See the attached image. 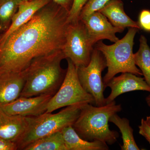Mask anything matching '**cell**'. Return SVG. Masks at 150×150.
<instances>
[{
	"mask_svg": "<svg viewBox=\"0 0 150 150\" xmlns=\"http://www.w3.org/2000/svg\"><path fill=\"white\" fill-rule=\"evenodd\" d=\"M66 76L60 88L47 105L45 112H52L62 108L77 104H95L93 97L84 89L77 73V69L69 59Z\"/></svg>",
	"mask_w": 150,
	"mask_h": 150,
	"instance_id": "8992f818",
	"label": "cell"
},
{
	"mask_svg": "<svg viewBox=\"0 0 150 150\" xmlns=\"http://www.w3.org/2000/svg\"><path fill=\"white\" fill-rule=\"evenodd\" d=\"M111 89V92L106 98V104L115 100L122 94L135 91H143L150 92V87L144 79L130 73H121L118 76H114L105 86Z\"/></svg>",
	"mask_w": 150,
	"mask_h": 150,
	"instance_id": "8fae6325",
	"label": "cell"
},
{
	"mask_svg": "<svg viewBox=\"0 0 150 150\" xmlns=\"http://www.w3.org/2000/svg\"><path fill=\"white\" fill-rule=\"evenodd\" d=\"M67 150H108L106 143L99 141H86L81 138L72 126L64 128L61 131Z\"/></svg>",
	"mask_w": 150,
	"mask_h": 150,
	"instance_id": "2e32d148",
	"label": "cell"
},
{
	"mask_svg": "<svg viewBox=\"0 0 150 150\" xmlns=\"http://www.w3.org/2000/svg\"><path fill=\"white\" fill-rule=\"evenodd\" d=\"M23 150H67L61 131L38 139L29 144Z\"/></svg>",
	"mask_w": 150,
	"mask_h": 150,
	"instance_id": "e0dca14e",
	"label": "cell"
},
{
	"mask_svg": "<svg viewBox=\"0 0 150 150\" xmlns=\"http://www.w3.org/2000/svg\"><path fill=\"white\" fill-rule=\"evenodd\" d=\"M18 147L15 142L7 141L0 138V150H17Z\"/></svg>",
	"mask_w": 150,
	"mask_h": 150,
	"instance_id": "d4e9b609",
	"label": "cell"
},
{
	"mask_svg": "<svg viewBox=\"0 0 150 150\" xmlns=\"http://www.w3.org/2000/svg\"><path fill=\"white\" fill-rule=\"evenodd\" d=\"M84 105H69L55 114L45 112L38 116H31L27 131L16 143L18 149L23 150L28 145L38 139L72 126Z\"/></svg>",
	"mask_w": 150,
	"mask_h": 150,
	"instance_id": "5b68a950",
	"label": "cell"
},
{
	"mask_svg": "<svg viewBox=\"0 0 150 150\" xmlns=\"http://www.w3.org/2000/svg\"><path fill=\"white\" fill-rule=\"evenodd\" d=\"M51 0H29L23 1L12 19L10 25L1 38L0 43H2L20 27L29 21L39 10L48 4Z\"/></svg>",
	"mask_w": 150,
	"mask_h": 150,
	"instance_id": "4fadbf2b",
	"label": "cell"
},
{
	"mask_svg": "<svg viewBox=\"0 0 150 150\" xmlns=\"http://www.w3.org/2000/svg\"><path fill=\"white\" fill-rule=\"evenodd\" d=\"M139 133L144 137L150 144V125L146 120L142 119L141 125L139 126Z\"/></svg>",
	"mask_w": 150,
	"mask_h": 150,
	"instance_id": "cb8c5ba5",
	"label": "cell"
},
{
	"mask_svg": "<svg viewBox=\"0 0 150 150\" xmlns=\"http://www.w3.org/2000/svg\"><path fill=\"white\" fill-rule=\"evenodd\" d=\"M69 13L51 1L0 43V76L21 73L36 57L63 50Z\"/></svg>",
	"mask_w": 150,
	"mask_h": 150,
	"instance_id": "6da1fadb",
	"label": "cell"
},
{
	"mask_svg": "<svg viewBox=\"0 0 150 150\" xmlns=\"http://www.w3.org/2000/svg\"><path fill=\"white\" fill-rule=\"evenodd\" d=\"M62 50L38 56L24 70L25 83L20 97L54 95L60 88L67 71L61 67L65 59Z\"/></svg>",
	"mask_w": 150,
	"mask_h": 150,
	"instance_id": "7a4b0ae2",
	"label": "cell"
},
{
	"mask_svg": "<svg viewBox=\"0 0 150 150\" xmlns=\"http://www.w3.org/2000/svg\"><path fill=\"white\" fill-rule=\"evenodd\" d=\"M139 48L134 54V62L139 68L144 79L150 87V48L144 35L140 36Z\"/></svg>",
	"mask_w": 150,
	"mask_h": 150,
	"instance_id": "d6986e66",
	"label": "cell"
},
{
	"mask_svg": "<svg viewBox=\"0 0 150 150\" xmlns=\"http://www.w3.org/2000/svg\"><path fill=\"white\" fill-rule=\"evenodd\" d=\"M106 68L104 56L95 48L88 64L77 68L81 85L87 92L93 97L95 104L97 106L106 104L103 94L105 88L102 78L103 71Z\"/></svg>",
	"mask_w": 150,
	"mask_h": 150,
	"instance_id": "ba28073f",
	"label": "cell"
},
{
	"mask_svg": "<svg viewBox=\"0 0 150 150\" xmlns=\"http://www.w3.org/2000/svg\"><path fill=\"white\" fill-rule=\"evenodd\" d=\"M51 1L59 5L62 7L64 8L69 12L72 6L74 0H51Z\"/></svg>",
	"mask_w": 150,
	"mask_h": 150,
	"instance_id": "484cf974",
	"label": "cell"
},
{
	"mask_svg": "<svg viewBox=\"0 0 150 150\" xmlns=\"http://www.w3.org/2000/svg\"><path fill=\"white\" fill-rule=\"evenodd\" d=\"M80 19L84 25L93 46L103 39L115 43L119 39L116 33L123 32L125 29L113 26L107 18L99 11Z\"/></svg>",
	"mask_w": 150,
	"mask_h": 150,
	"instance_id": "9c48e42d",
	"label": "cell"
},
{
	"mask_svg": "<svg viewBox=\"0 0 150 150\" xmlns=\"http://www.w3.org/2000/svg\"><path fill=\"white\" fill-rule=\"evenodd\" d=\"M110 0H88L81 11L79 19L99 11Z\"/></svg>",
	"mask_w": 150,
	"mask_h": 150,
	"instance_id": "44dd1931",
	"label": "cell"
},
{
	"mask_svg": "<svg viewBox=\"0 0 150 150\" xmlns=\"http://www.w3.org/2000/svg\"><path fill=\"white\" fill-rule=\"evenodd\" d=\"M23 0H0V30L6 31Z\"/></svg>",
	"mask_w": 150,
	"mask_h": 150,
	"instance_id": "ffe728a7",
	"label": "cell"
},
{
	"mask_svg": "<svg viewBox=\"0 0 150 150\" xmlns=\"http://www.w3.org/2000/svg\"><path fill=\"white\" fill-rule=\"evenodd\" d=\"M115 27L124 28H135L140 29L138 22L133 21L125 13L121 0H110L99 11Z\"/></svg>",
	"mask_w": 150,
	"mask_h": 150,
	"instance_id": "9a60e30c",
	"label": "cell"
},
{
	"mask_svg": "<svg viewBox=\"0 0 150 150\" xmlns=\"http://www.w3.org/2000/svg\"><path fill=\"white\" fill-rule=\"evenodd\" d=\"M23 1H29V0H23Z\"/></svg>",
	"mask_w": 150,
	"mask_h": 150,
	"instance_id": "f1b7e54d",
	"label": "cell"
},
{
	"mask_svg": "<svg viewBox=\"0 0 150 150\" xmlns=\"http://www.w3.org/2000/svg\"><path fill=\"white\" fill-rule=\"evenodd\" d=\"M88 0H74L72 6L69 12L67 22L71 23L79 19L81 11Z\"/></svg>",
	"mask_w": 150,
	"mask_h": 150,
	"instance_id": "7402d4cb",
	"label": "cell"
},
{
	"mask_svg": "<svg viewBox=\"0 0 150 150\" xmlns=\"http://www.w3.org/2000/svg\"><path fill=\"white\" fill-rule=\"evenodd\" d=\"M42 95L31 97H19L7 104L0 105V108L10 115L38 116L45 113L47 105L52 97Z\"/></svg>",
	"mask_w": 150,
	"mask_h": 150,
	"instance_id": "30bf717a",
	"label": "cell"
},
{
	"mask_svg": "<svg viewBox=\"0 0 150 150\" xmlns=\"http://www.w3.org/2000/svg\"><path fill=\"white\" fill-rule=\"evenodd\" d=\"M25 83L24 71L18 74L0 76V105L18 98Z\"/></svg>",
	"mask_w": 150,
	"mask_h": 150,
	"instance_id": "5bb4252c",
	"label": "cell"
},
{
	"mask_svg": "<svg viewBox=\"0 0 150 150\" xmlns=\"http://www.w3.org/2000/svg\"><path fill=\"white\" fill-rule=\"evenodd\" d=\"M93 46L80 19L69 23L62 50L65 59H69L77 68L87 66L91 60Z\"/></svg>",
	"mask_w": 150,
	"mask_h": 150,
	"instance_id": "52a82bcc",
	"label": "cell"
},
{
	"mask_svg": "<svg viewBox=\"0 0 150 150\" xmlns=\"http://www.w3.org/2000/svg\"><path fill=\"white\" fill-rule=\"evenodd\" d=\"M146 101L148 105L150 107V95L148 96L146 98Z\"/></svg>",
	"mask_w": 150,
	"mask_h": 150,
	"instance_id": "4316f807",
	"label": "cell"
},
{
	"mask_svg": "<svg viewBox=\"0 0 150 150\" xmlns=\"http://www.w3.org/2000/svg\"><path fill=\"white\" fill-rule=\"evenodd\" d=\"M121 110V105L116 104L115 100L100 106H93L90 103L84 105L73 127L83 139L113 144L117 142L119 134L110 130L108 122L112 115Z\"/></svg>",
	"mask_w": 150,
	"mask_h": 150,
	"instance_id": "3957f363",
	"label": "cell"
},
{
	"mask_svg": "<svg viewBox=\"0 0 150 150\" xmlns=\"http://www.w3.org/2000/svg\"><path fill=\"white\" fill-rule=\"evenodd\" d=\"M1 36H0V40H1Z\"/></svg>",
	"mask_w": 150,
	"mask_h": 150,
	"instance_id": "f546056e",
	"label": "cell"
},
{
	"mask_svg": "<svg viewBox=\"0 0 150 150\" xmlns=\"http://www.w3.org/2000/svg\"><path fill=\"white\" fill-rule=\"evenodd\" d=\"M146 120L147 122L150 125V116H147Z\"/></svg>",
	"mask_w": 150,
	"mask_h": 150,
	"instance_id": "83f0119b",
	"label": "cell"
},
{
	"mask_svg": "<svg viewBox=\"0 0 150 150\" xmlns=\"http://www.w3.org/2000/svg\"><path fill=\"white\" fill-rule=\"evenodd\" d=\"M109 121L117 126L122 134L123 144L121 146V150H140L134 139V130L127 118H121L116 113L110 117Z\"/></svg>",
	"mask_w": 150,
	"mask_h": 150,
	"instance_id": "ac0fdd59",
	"label": "cell"
},
{
	"mask_svg": "<svg viewBox=\"0 0 150 150\" xmlns=\"http://www.w3.org/2000/svg\"><path fill=\"white\" fill-rule=\"evenodd\" d=\"M138 23L140 29L150 32V11L142 10L139 15Z\"/></svg>",
	"mask_w": 150,
	"mask_h": 150,
	"instance_id": "603a6c76",
	"label": "cell"
},
{
	"mask_svg": "<svg viewBox=\"0 0 150 150\" xmlns=\"http://www.w3.org/2000/svg\"><path fill=\"white\" fill-rule=\"evenodd\" d=\"M138 30L137 28H130L122 39L112 45H106L101 40L96 43V48L102 53L106 61L107 72L103 79L105 88L106 84L119 73L143 75L135 64L133 51L134 38Z\"/></svg>",
	"mask_w": 150,
	"mask_h": 150,
	"instance_id": "277c9868",
	"label": "cell"
},
{
	"mask_svg": "<svg viewBox=\"0 0 150 150\" xmlns=\"http://www.w3.org/2000/svg\"><path fill=\"white\" fill-rule=\"evenodd\" d=\"M31 116L8 115L0 108V138L16 143L28 129Z\"/></svg>",
	"mask_w": 150,
	"mask_h": 150,
	"instance_id": "7c38bea8",
	"label": "cell"
}]
</instances>
